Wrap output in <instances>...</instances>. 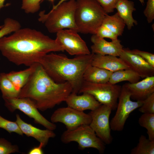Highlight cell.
Wrapping results in <instances>:
<instances>
[{
  "label": "cell",
  "mask_w": 154,
  "mask_h": 154,
  "mask_svg": "<svg viewBox=\"0 0 154 154\" xmlns=\"http://www.w3.org/2000/svg\"><path fill=\"white\" fill-rule=\"evenodd\" d=\"M5 104L11 112L19 110L31 118L33 119L35 123L41 125L46 129L54 130L56 125L49 121L38 111L35 103L27 98H15L3 99Z\"/></svg>",
  "instance_id": "9"
},
{
  "label": "cell",
  "mask_w": 154,
  "mask_h": 154,
  "mask_svg": "<svg viewBox=\"0 0 154 154\" xmlns=\"http://www.w3.org/2000/svg\"><path fill=\"white\" fill-rule=\"evenodd\" d=\"M15 121L23 134L28 137H33L41 144L43 147L47 145L50 138H53L56 135L53 130L47 129H41L25 122L18 114L16 115Z\"/></svg>",
  "instance_id": "16"
},
{
  "label": "cell",
  "mask_w": 154,
  "mask_h": 154,
  "mask_svg": "<svg viewBox=\"0 0 154 154\" xmlns=\"http://www.w3.org/2000/svg\"><path fill=\"white\" fill-rule=\"evenodd\" d=\"M141 78L135 72L129 68L121 69L112 72L108 83L116 84L123 81H127L131 83L136 82Z\"/></svg>",
  "instance_id": "22"
},
{
  "label": "cell",
  "mask_w": 154,
  "mask_h": 154,
  "mask_svg": "<svg viewBox=\"0 0 154 154\" xmlns=\"http://www.w3.org/2000/svg\"><path fill=\"white\" fill-rule=\"evenodd\" d=\"M140 126L147 130L148 138L154 140V114L143 113L138 119Z\"/></svg>",
  "instance_id": "26"
},
{
  "label": "cell",
  "mask_w": 154,
  "mask_h": 154,
  "mask_svg": "<svg viewBox=\"0 0 154 154\" xmlns=\"http://www.w3.org/2000/svg\"><path fill=\"white\" fill-rule=\"evenodd\" d=\"M115 9L118 15L123 20L127 29H131L134 25L137 24V21L134 19L133 13L136 10L134 2L129 0H118Z\"/></svg>",
  "instance_id": "19"
},
{
  "label": "cell",
  "mask_w": 154,
  "mask_h": 154,
  "mask_svg": "<svg viewBox=\"0 0 154 154\" xmlns=\"http://www.w3.org/2000/svg\"><path fill=\"white\" fill-rule=\"evenodd\" d=\"M42 0H22L21 8L26 13H35L39 10Z\"/></svg>",
  "instance_id": "29"
},
{
  "label": "cell",
  "mask_w": 154,
  "mask_h": 154,
  "mask_svg": "<svg viewBox=\"0 0 154 154\" xmlns=\"http://www.w3.org/2000/svg\"><path fill=\"white\" fill-rule=\"evenodd\" d=\"M19 151L17 145H13L4 138H0V154H10L19 152Z\"/></svg>",
  "instance_id": "30"
},
{
  "label": "cell",
  "mask_w": 154,
  "mask_h": 154,
  "mask_svg": "<svg viewBox=\"0 0 154 154\" xmlns=\"http://www.w3.org/2000/svg\"><path fill=\"white\" fill-rule=\"evenodd\" d=\"M112 110L110 106L101 104L89 113L91 117L90 126L105 144H110L113 141L109 120Z\"/></svg>",
  "instance_id": "10"
},
{
  "label": "cell",
  "mask_w": 154,
  "mask_h": 154,
  "mask_svg": "<svg viewBox=\"0 0 154 154\" xmlns=\"http://www.w3.org/2000/svg\"><path fill=\"white\" fill-rule=\"evenodd\" d=\"M64 102L68 106L82 112L94 110L101 104L92 95L87 93L77 95V94L71 93Z\"/></svg>",
  "instance_id": "17"
},
{
  "label": "cell",
  "mask_w": 154,
  "mask_h": 154,
  "mask_svg": "<svg viewBox=\"0 0 154 154\" xmlns=\"http://www.w3.org/2000/svg\"><path fill=\"white\" fill-rule=\"evenodd\" d=\"M61 140L65 144L76 142L81 149L93 148L100 153H103L106 148L104 143L88 125H82L73 129H67L62 134Z\"/></svg>",
  "instance_id": "6"
},
{
  "label": "cell",
  "mask_w": 154,
  "mask_h": 154,
  "mask_svg": "<svg viewBox=\"0 0 154 154\" xmlns=\"http://www.w3.org/2000/svg\"><path fill=\"white\" fill-rule=\"evenodd\" d=\"M93 44L91 46L92 53L101 55H110L119 57L123 50L121 40L117 39L108 42L96 34L91 36Z\"/></svg>",
  "instance_id": "14"
},
{
  "label": "cell",
  "mask_w": 154,
  "mask_h": 154,
  "mask_svg": "<svg viewBox=\"0 0 154 154\" xmlns=\"http://www.w3.org/2000/svg\"><path fill=\"white\" fill-rule=\"evenodd\" d=\"M50 120L54 123H62L67 129H71L81 125H89L91 117L89 114L67 106L56 110L51 116Z\"/></svg>",
  "instance_id": "11"
},
{
  "label": "cell",
  "mask_w": 154,
  "mask_h": 154,
  "mask_svg": "<svg viewBox=\"0 0 154 154\" xmlns=\"http://www.w3.org/2000/svg\"><path fill=\"white\" fill-rule=\"evenodd\" d=\"M113 72L98 67L89 65L83 76L84 81L94 83L108 82Z\"/></svg>",
  "instance_id": "20"
},
{
  "label": "cell",
  "mask_w": 154,
  "mask_h": 154,
  "mask_svg": "<svg viewBox=\"0 0 154 154\" xmlns=\"http://www.w3.org/2000/svg\"><path fill=\"white\" fill-rule=\"evenodd\" d=\"M94 55L91 53L70 58L64 54L51 53L42 56L38 63L54 81L69 82L72 88V93L77 94L84 81V73L91 64Z\"/></svg>",
  "instance_id": "3"
},
{
  "label": "cell",
  "mask_w": 154,
  "mask_h": 154,
  "mask_svg": "<svg viewBox=\"0 0 154 154\" xmlns=\"http://www.w3.org/2000/svg\"><path fill=\"white\" fill-rule=\"evenodd\" d=\"M96 34L102 38H109L112 40L118 39V36L117 35L102 25L98 29Z\"/></svg>",
  "instance_id": "33"
},
{
  "label": "cell",
  "mask_w": 154,
  "mask_h": 154,
  "mask_svg": "<svg viewBox=\"0 0 154 154\" xmlns=\"http://www.w3.org/2000/svg\"><path fill=\"white\" fill-rule=\"evenodd\" d=\"M3 27V25H0V29H1Z\"/></svg>",
  "instance_id": "40"
},
{
  "label": "cell",
  "mask_w": 154,
  "mask_h": 154,
  "mask_svg": "<svg viewBox=\"0 0 154 154\" xmlns=\"http://www.w3.org/2000/svg\"><path fill=\"white\" fill-rule=\"evenodd\" d=\"M143 5L144 4V0H138Z\"/></svg>",
  "instance_id": "39"
},
{
  "label": "cell",
  "mask_w": 154,
  "mask_h": 154,
  "mask_svg": "<svg viewBox=\"0 0 154 154\" xmlns=\"http://www.w3.org/2000/svg\"><path fill=\"white\" fill-rule=\"evenodd\" d=\"M139 108V111L143 114H154V93L143 100Z\"/></svg>",
  "instance_id": "31"
},
{
  "label": "cell",
  "mask_w": 154,
  "mask_h": 154,
  "mask_svg": "<svg viewBox=\"0 0 154 154\" xmlns=\"http://www.w3.org/2000/svg\"><path fill=\"white\" fill-rule=\"evenodd\" d=\"M21 27L20 23L17 20L10 18H6L2 27L0 29V39L16 31Z\"/></svg>",
  "instance_id": "27"
},
{
  "label": "cell",
  "mask_w": 154,
  "mask_h": 154,
  "mask_svg": "<svg viewBox=\"0 0 154 154\" xmlns=\"http://www.w3.org/2000/svg\"><path fill=\"white\" fill-rule=\"evenodd\" d=\"M5 0H0V11L4 6V3Z\"/></svg>",
  "instance_id": "37"
},
{
  "label": "cell",
  "mask_w": 154,
  "mask_h": 154,
  "mask_svg": "<svg viewBox=\"0 0 154 154\" xmlns=\"http://www.w3.org/2000/svg\"><path fill=\"white\" fill-rule=\"evenodd\" d=\"M42 145L40 143L39 145L31 149L28 152V154H43L44 152L42 150Z\"/></svg>",
  "instance_id": "36"
},
{
  "label": "cell",
  "mask_w": 154,
  "mask_h": 154,
  "mask_svg": "<svg viewBox=\"0 0 154 154\" xmlns=\"http://www.w3.org/2000/svg\"><path fill=\"white\" fill-rule=\"evenodd\" d=\"M0 128L3 129L10 133H15L21 135L23 134L16 121L8 120L0 115Z\"/></svg>",
  "instance_id": "28"
},
{
  "label": "cell",
  "mask_w": 154,
  "mask_h": 154,
  "mask_svg": "<svg viewBox=\"0 0 154 154\" xmlns=\"http://www.w3.org/2000/svg\"><path fill=\"white\" fill-rule=\"evenodd\" d=\"M55 39L40 31L29 28H21L8 36L0 39V51L10 62L29 66L51 52L64 51Z\"/></svg>",
  "instance_id": "1"
},
{
  "label": "cell",
  "mask_w": 154,
  "mask_h": 154,
  "mask_svg": "<svg viewBox=\"0 0 154 154\" xmlns=\"http://www.w3.org/2000/svg\"><path fill=\"white\" fill-rule=\"evenodd\" d=\"M91 65L113 72L130 68L119 57L110 55L94 54Z\"/></svg>",
  "instance_id": "18"
},
{
  "label": "cell",
  "mask_w": 154,
  "mask_h": 154,
  "mask_svg": "<svg viewBox=\"0 0 154 154\" xmlns=\"http://www.w3.org/2000/svg\"><path fill=\"white\" fill-rule=\"evenodd\" d=\"M105 13L108 14L113 12L118 0H96Z\"/></svg>",
  "instance_id": "34"
},
{
  "label": "cell",
  "mask_w": 154,
  "mask_h": 154,
  "mask_svg": "<svg viewBox=\"0 0 154 154\" xmlns=\"http://www.w3.org/2000/svg\"><path fill=\"white\" fill-rule=\"evenodd\" d=\"M35 64L25 69L18 71H12L6 73L8 78L16 88L20 91L26 84L32 73L35 67Z\"/></svg>",
  "instance_id": "21"
},
{
  "label": "cell",
  "mask_w": 154,
  "mask_h": 154,
  "mask_svg": "<svg viewBox=\"0 0 154 154\" xmlns=\"http://www.w3.org/2000/svg\"><path fill=\"white\" fill-rule=\"evenodd\" d=\"M75 23L78 32L96 34L107 14L96 0H76Z\"/></svg>",
  "instance_id": "5"
},
{
  "label": "cell",
  "mask_w": 154,
  "mask_h": 154,
  "mask_svg": "<svg viewBox=\"0 0 154 154\" xmlns=\"http://www.w3.org/2000/svg\"><path fill=\"white\" fill-rule=\"evenodd\" d=\"M149 23H151L154 19V0H147L146 7L143 11Z\"/></svg>",
  "instance_id": "35"
},
{
  "label": "cell",
  "mask_w": 154,
  "mask_h": 154,
  "mask_svg": "<svg viewBox=\"0 0 154 154\" xmlns=\"http://www.w3.org/2000/svg\"><path fill=\"white\" fill-rule=\"evenodd\" d=\"M68 0H60V1L58 2L56 4V5L54 6L53 7L55 8L56 7L58 6V5H60L64 2L67 1Z\"/></svg>",
  "instance_id": "38"
},
{
  "label": "cell",
  "mask_w": 154,
  "mask_h": 154,
  "mask_svg": "<svg viewBox=\"0 0 154 154\" xmlns=\"http://www.w3.org/2000/svg\"><path fill=\"white\" fill-rule=\"evenodd\" d=\"M121 86L108 82L94 83L84 81L78 93H87L92 95L99 103L116 110Z\"/></svg>",
  "instance_id": "7"
},
{
  "label": "cell",
  "mask_w": 154,
  "mask_h": 154,
  "mask_svg": "<svg viewBox=\"0 0 154 154\" xmlns=\"http://www.w3.org/2000/svg\"><path fill=\"white\" fill-rule=\"evenodd\" d=\"M49 1H52V2H53L54 1V0H48Z\"/></svg>",
  "instance_id": "41"
},
{
  "label": "cell",
  "mask_w": 154,
  "mask_h": 154,
  "mask_svg": "<svg viewBox=\"0 0 154 154\" xmlns=\"http://www.w3.org/2000/svg\"><path fill=\"white\" fill-rule=\"evenodd\" d=\"M72 90L69 82L54 81L37 62L35 63L34 70L21 89L18 98L30 99L38 110L44 111L64 102Z\"/></svg>",
  "instance_id": "2"
},
{
  "label": "cell",
  "mask_w": 154,
  "mask_h": 154,
  "mask_svg": "<svg viewBox=\"0 0 154 154\" xmlns=\"http://www.w3.org/2000/svg\"><path fill=\"white\" fill-rule=\"evenodd\" d=\"M74 30L63 29L57 32L55 40L66 51L72 55L89 54L91 53L85 42Z\"/></svg>",
  "instance_id": "12"
},
{
  "label": "cell",
  "mask_w": 154,
  "mask_h": 154,
  "mask_svg": "<svg viewBox=\"0 0 154 154\" xmlns=\"http://www.w3.org/2000/svg\"><path fill=\"white\" fill-rule=\"evenodd\" d=\"M119 57L142 78L154 76V67L139 56L123 48Z\"/></svg>",
  "instance_id": "13"
},
{
  "label": "cell",
  "mask_w": 154,
  "mask_h": 154,
  "mask_svg": "<svg viewBox=\"0 0 154 154\" xmlns=\"http://www.w3.org/2000/svg\"><path fill=\"white\" fill-rule=\"evenodd\" d=\"M131 99L130 93L123 85L118 98L116 112L110 121L111 130L117 131L123 130L130 114L143 103V101H133Z\"/></svg>",
  "instance_id": "8"
},
{
  "label": "cell",
  "mask_w": 154,
  "mask_h": 154,
  "mask_svg": "<svg viewBox=\"0 0 154 154\" xmlns=\"http://www.w3.org/2000/svg\"><path fill=\"white\" fill-rule=\"evenodd\" d=\"M0 90L3 99L18 98L20 91L7 77L6 73L0 74Z\"/></svg>",
  "instance_id": "24"
},
{
  "label": "cell",
  "mask_w": 154,
  "mask_h": 154,
  "mask_svg": "<svg viewBox=\"0 0 154 154\" xmlns=\"http://www.w3.org/2000/svg\"><path fill=\"white\" fill-rule=\"evenodd\" d=\"M76 0L64 2L47 13L45 11L38 14V20L42 23L51 33H56L65 29H71L78 32L75 20L76 7Z\"/></svg>",
  "instance_id": "4"
},
{
  "label": "cell",
  "mask_w": 154,
  "mask_h": 154,
  "mask_svg": "<svg viewBox=\"0 0 154 154\" xmlns=\"http://www.w3.org/2000/svg\"><path fill=\"white\" fill-rule=\"evenodd\" d=\"M101 25L108 29L118 37L122 35L125 24L117 12L111 16L107 14Z\"/></svg>",
  "instance_id": "23"
},
{
  "label": "cell",
  "mask_w": 154,
  "mask_h": 154,
  "mask_svg": "<svg viewBox=\"0 0 154 154\" xmlns=\"http://www.w3.org/2000/svg\"><path fill=\"white\" fill-rule=\"evenodd\" d=\"M131 95V98L136 101H143L154 93V76L146 77L141 81L123 84Z\"/></svg>",
  "instance_id": "15"
},
{
  "label": "cell",
  "mask_w": 154,
  "mask_h": 154,
  "mask_svg": "<svg viewBox=\"0 0 154 154\" xmlns=\"http://www.w3.org/2000/svg\"></svg>",
  "instance_id": "42"
},
{
  "label": "cell",
  "mask_w": 154,
  "mask_h": 154,
  "mask_svg": "<svg viewBox=\"0 0 154 154\" xmlns=\"http://www.w3.org/2000/svg\"><path fill=\"white\" fill-rule=\"evenodd\" d=\"M131 154H154V140H150L145 135L139 137L137 145L131 150Z\"/></svg>",
  "instance_id": "25"
},
{
  "label": "cell",
  "mask_w": 154,
  "mask_h": 154,
  "mask_svg": "<svg viewBox=\"0 0 154 154\" xmlns=\"http://www.w3.org/2000/svg\"><path fill=\"white\" fill-rule=\"evenodd\" d=\"M130 52L137 55L143 58L152 66L154 67V54L148 52L134 49L130 50L126 48Z\"/></svg>",
  "instance_id": "32"
}]
</instances>
